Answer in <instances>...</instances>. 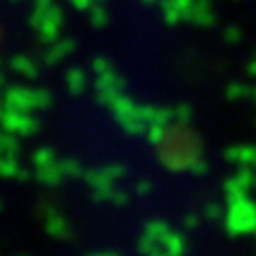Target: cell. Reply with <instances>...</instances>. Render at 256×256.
Listing matches in <instances>:
<instances>
[]
</instances>
